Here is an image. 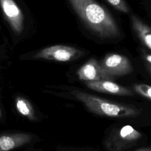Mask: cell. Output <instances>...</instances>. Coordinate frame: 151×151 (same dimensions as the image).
<instances>
[{"label": "cell", "instance_id": "2", "mask_svg": "<svg viewBox=\"0 0 151 151\" xmlns=\"http://www.w3.org/2000/svg\"><path fill=\"white\" fill-rule=\"evenodd\" d=\"M72 94L91 112L104 116L127 118L141 114V110L133 106L107 100L98 96L79 90H73Z\"/></svg>", "mask_w": 151, "mask_h": 151}, {"label": "cell", "instance_id": "9", "mask_svg": "<svg viewBox=\"0 0 151 151\" xmlns=\"http://www.w3.org/2000/svg\"><path fill=\"white\" fill-rule=\"evenodd\" d=\"M32 136L27 133L0 134V151H10L29 143Z\"/></svg>", "mask_w": 151, "mask_h": 151}, {"label": "cell", "instance_id": "6", "mask_svg": "<svg viewBox=\"0 0 151 151\" xmlns=\"http://www.w3.org/2000/svg\"><path fill=\"white\" fill-rule=\"evenodd\" d=\"M4 17L15 34L19 35L24 29V15L14 0H0Z\"/></svg>", "mask_w": 151, "mask_h": 151}, {"label": "cell", "instance_id": "8", "mask_svg": "<svg viewBox=\"0 0 151 151\" xmlns=\"http://www.w3.org/2000/svg\"><path fill=\"white\" fill-rule=\"evenodd\" d=\"M86 84L89 88L101 93L119 96H130L134 95V93L130 89L110 80L86 81Z\"/></svg>", "mask_w": 151, "mask_h": 151}, {"label": "cell", "instance_id": "14", "mask_svg": "<svg viewBox=\"0 0 151 151\" xmlns=\"http://www.w3.org/2000/svg\"><path fill=\"white\" fill-rule=\"evenodd\" d=\"M143 57L146 63L149 71L150 72V64H151V55L150 54H147V53L144 52Z\"/></svg>", "mask_w": 151, "mask_h": 151}, {"label": "cell", "instance_id": "12", "mask_svg": "<svg viewBox=\"0 0 151 151\" xmlns=\"http://www.w3.org/2000/svg\"><path fill=\"white\" fill-rule=\"evenodd\" d=\"M136 93L141 96L150 100L151 99V87L146 84H136L134 87Z\"/></svg>", "mask_w": 151, "mask_h": 151}, {"label": "cell", "instance_id": "5", "mask_svg": "<svg viewBox=\"0 0 151 151\" xmlns=\"http://www.w3.org/2000/svg\"><path fill=\"white\" fill-rule=\"evenodd\" d=\"M100 65L106 73L114 78L127 75L133 71L130 60L119 54H107L100 63Z\"/></svg>", "mask_w": 151, "mask_h": 151}, {"label": "cell", "instance_id": "10", "mask_svg": "<svg viewBox=\"0 0 151 151\" xmlns=\"http://www.w3.org/2000/svg\"><path fill=\"white\" fill-rule=\"evenodd\" d=\"M131 20L134 30L136 32L140 41L149 49H151L150 28L143 22L135 15L131 16Z\"/></svg>", "mask_w": 151, "mask_h": 151}, {"label": "cell", "instance_id": "16", "mask_svg": "<svg viewBox=\"0 0 151 151\" xmlns=\"http://www.w3.org/2000/svg\"><path fill=\"white\" fill-rule=\"evenodd\" d=\"M1 117H2V113H1V110L0 109V119L1 118Z\"/></svg>", "mask_w": 151, "mask_h": 151}, {"label": "cell", "instance_id": "4", "mask_svg": "<svg viewBox=\"0 0 151 151\" xmlns=\"http://www.w3.org/2000/svg\"><path fill=\"white\" fill-rule=\"evenodd\" d=\"M82 51L70 46L55 45L43 48L33 56L34 58L65 62L78 57Z\"/></svg>", "mask_w": 151, "mask_h": 151}, {"label": "cell", "instance_id": "7", "mask_svg": "<svg viewBox=\"0 0 151 151\" xmlns=\"http://www.w3.org/2000/svg\"><path fill=\"white\" fill-rule=\"evenodd\" d=\"M78 78L86 81L99 80L113 81L114 77L106 73L101 68L100 63L94 58L88 60L77 71Z\"/></svg>", "mask_w": 151, "mask_h": 151}, {"label": "cell", "instance_id": "13", "mask_svg": "<svg viewBox=\"0 0 151 151\" xmlns=\"http://www.w3.org/2000/svg\"><path fill=\"white\" fill-rule=\"evenodd\" d=\"M111 5L114 7L118 11L128 13L129 12V8L124 0H106Z\"/></svg>", "mask_w": 151, "mask_h": 151}, {"label": "cell", "instance_id": "1", "mask_svg": "<svg viewBox=\"0 0 151 151\" xmlns=\"http://www.w3.org/2000/svg\"><path fill=\"white\" fill-rule=\"evenodd\" d=\"M84 22L103 38L120 37L119 26L111 15L95 0H68Z\"/></svg>", "mask_w": 151, "mask_h": 151}, {"label": "cell", "instance_id": "11", "mask_svg": "<svg viewBox=\"0 0 151 151\" xmlns=\"http://www.w3.org/2000/svg\"><path fill=\"white\" fill-rule=\"evenodd\" d=\"M15 106L18 111L23 116L31 120L36 119L35 111L32 104L24 97H17L15 99Z\"/></svg>", "mask_w": 151, "mask_h": 151}, {"label": "cell", "instance_id": "3", "mask_svg": "<svg viewBox=\"0 0 151 151\" xmlns=\"http://www.w3.org/2000/svg\"><path fill=\"white\" fill-rule=\"evenodd\" d=\"M142 134L133 127L126 125L114 130L105 142L108 151H123L134 145Z\"/></svg>", "mask_w": 151, "mask_h": 151}, {"label": "cell", "instance_id": "15", "mask_svg": "<svg viewBox=\"0 0 151 151\" xmlns=\"http://www.w3.org/2000/svg\"><path fill=\"white\" fill-rule=\"evenodd\" d=\"M136 151H151V150L150 148H143V149L137 150Z\"/></svg>", "mask_w": 151, "mask_h": 151}]
</instances>
